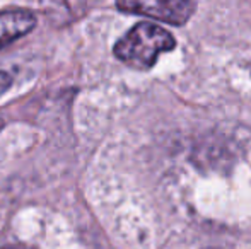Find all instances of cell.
<instances>
[{
  "label": "cell",
  "mask_w": 251,
  "mask_h": 249,
  "mask_svg": "<svg viewBox=\"0 0 251 249\" xmlns=\"http://www.w3.org/2000/svg\"><path fill=\"white\" fill-rule=\"evenodd\" d=\"M116 5L123 12L142 14L181 26L193 14L197 0H116Z\"/></svg>",
  "instance_id": "cell-2"
},
{
  "label": "cell",
  "mask_w": 251,
  "mask_h": 249,
  "mask_svg": "<svg viewBox=\"0 0 251 249\" xmlns=\"http://www.w3.org/2000/svg\"><path fill=\"white\" fill-rule=\"evenodd\" d=\"M36 26V17L29 10H3L0 12V50L27 33Z\"/></svg>",
  "instance_id": "cell-3"
},
{
  "label": "cell",
  "mask_w": 251,
  "mask_h": 249,
  "mask_svg": "<svg viewBox=\"0 0 251 249\" xmlns=\"http://www.w3.org/2000/svg\"><path fill=\"white\" fill-rule=\"evenodd\" d=\"M10 86H12V79H10V75H7L5 72H0V96H2V94L5 92Z\"/></svg>",
  "instance_id": "cell-4"
},
{
  "label": "cell",
  "mask_w": 251,
  "mask_h": 249,
  "mask_svg": "<svg viewBox=\"0 0 251 249\" xmlns=\"http://www.w3.org/2000/svg\"><path fill=\"white\" fill-rule=\"evenodd\" d=\"M2 249H29V248H24V246H5Z\"/></svg>",
  "instance_id": "cell-5"
},
{
  "label": "cell",
  "mask_w": 251,
  "mask_h": 249,
  "mask_svg": "<svg viewBox=\"0 0 251 249\" xmlns=\"http://www.w3.org/2000/svg\"><path fill=\"white\" fill-rule=\"evenodd\" d=\"M175 48V38L166 29L151 23H140L115 45V55L128 67L147 70L157 60L159 53Z\"/></svg>",
  "instance_id": "cell-1"
}]
</instances>
